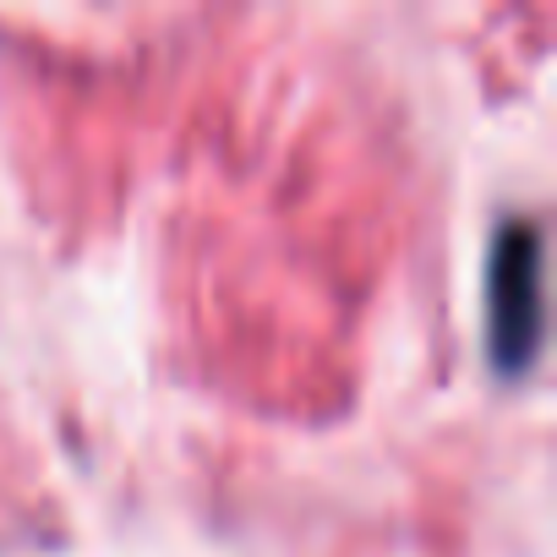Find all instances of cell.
Instances as JSON below:
<instances>
[{"mask_svg": "<svg viewBox=\"0 0 557 557\" xmlns=\"http://www.w3.org/2000/svg\"><path fill=\"white\" fill-rule=\"evenodd\" d=\"M541 329V235L508 224L492 257V350L503 367L530 361Z\"/></svg>", "mask_w": 557, "mask_h": 557, "instance_id": "6da1fadb", "label": "cell"}]
</instances>
